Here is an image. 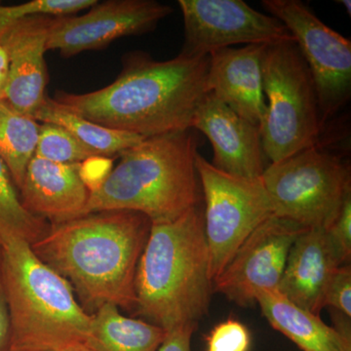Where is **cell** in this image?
I'll return each mask as SVG.
<instances>
[{
	"label": "cell",
	"mask_w": 351,
	"mask_h": 351,
	"mask_svg": "<svg viewBox=\"0 0 351 351\" xmlns=\"http://www.w3.org/2000/svg\"><path fill=\"white\" fill-rule=\"evenodd\" d=\"M263 8L291 32L317 90L323 125L351 94V43L301 0H263Z\"/></svg>",
	"instance_id": "cell-9"
},
{
	"label": "cell",
	"mask_w": 351,
	"mask_h": 351,
	"mask_svg": "<svg viewBox=\"0 0 351 351\" xmlns=\"http://www.w3.org/2000/svg\"><path fill=\"white\" fill-rule=\"evenodd\" d=\"M196 170L205 201L204 230L212 282L256 228L274 216L262 180L219 171L199 152Z\"/></svg>",
	"instance_id": "cell-8"
},
{
	"label": "cell",
	"mask_w": 351,
	"mask_h": 351,
	"mask_svg": "<svg viewBox=\"0 0 351 351\" xmlns=\"http://www.w3.org/2000/svg\"><path fill=\"white\" fill-rule=\"evenodd\" d=\"M49 226L23 206L17 186L0 158V237L12 235L32 244L45 234Z\"/></svg>",
	"instance_id": "cell-22"
},
{
	"label": "cell",
	"mask_w": 351,
	"mask_h": 351,
	"mask_svg": "<svg viewBox=\"0 0 351 351\" xmlns=\"http://www.w3.org/2000/svg\"><path fill=\"white\" fill-rule=\"evenodd\" d=\"M331 306L348 317H351V269L341 265L332 274L323 298V307Z\"/></svg>",
	"instance_id": "cell-25"
},
{
	"label": "cell",
	"mask_w": 351,
	"mask_h": 351,
	"mask_svg": "<svg viewBox=\"0 0 351 351\" xmlns=\"http://www.w3.org/2000/svg\"><path fill=\"white\" fill-rule=\"evenodd\" d=\"M345 265L326 230L306 228L291 247L277 291L295 306L319 315L328 284Z\"/></svg>",
	"instance_id": "cell-16"
},
{
	"label": "cell",
	"mask_w": 351,
	"mask_h": 351,
	"mask_svg": "<svg viewBox=\"0 0 351 351\" xmlns=\"http://www.w3.org/2000/svg\"><path fill=\"white\" fill-rule=\"evenodd\" d=\"M261 180L274 216L306 228L328 230L351 193L350 166L318 145L270 163Z\"/></svg>",
	"instance_id": "cell-7"
},
{
	"label": "cell",
	"mask_w": 351,
	"mask_h": 351,
	"mask_svg": "<svg viewBox=\"0 0 351 351\" xmlns=\"http://www.w3.org/2000/svg\"><path fill=\"white\" fill-rule=\"evenodd\" d=\"M306 228L271 217L245 240L223 271L213 281V291L237 306L256 302L258 293L277 290L291 247Z\"/></svg>",
	"instance_id": "cell-12"
},
{
	"label": "cell",
	"mask_w": 351,
	"mask_h": 351,
	"mask_svg": "<svg viewBox=\"0 0 351 351\" xmlns=\"http://www.w3.org/2000/svg\"><path fill=\"white\" fill-rule=\"evenodd\" d=\"M178 4L184 18L182 56H209L237 44L270 45L295 40L280 21L242 0H179Z\"/></svg>",
	"instance_id": "cell-10"
},
{
	"label": "cell",
	"mask_w": 351,
	"mask_h": 351,
	"mask_svg": "<svg viewBox=\"0 0 351 351\" xmlns=\"http://www.w3.org/2000/svg\"><path fill=\"white\" fill-rule=\"evenodd\" d=\"M172 12L170 6L156 0L97 2L80 17H53L46 51L59 50L69 58L104 49L117 39L154 31Z\"/></svg>",
	"instance_id": "cell-11"
},
{
	"label": "cell",
	"mask_w": 351,
	"mask_h": 351,
	"mask_svg": "<svg viewBox=\"0 0 351 351\" xmlns=\"http://www.w3.org/2000/svg\"><path fill=\"white\" fill-rule=\"evenodd\" d=\"M10 338V319H9L8 306L4 288L3 263H2V250L0 245V351L8 348Z\"/></svg>",
	"instance_id": "cell-29"
},
{
	"label": "cell",
	"mask_w": 351,
	"mask_h": 351,
	"mask_svg": "<svg viewBox=\"0 0 351 351\" xmlns=\"http://www.w3.org/2000/svg\"><path fill=\"white\" fill-rule=\"evenodd\" d=\"M207 351H249L251 335L239 321L228 319L219 323L206 338Z\"/></svg>",
	"instance_id": "cell-24"
},
{
	"label": "cell",
	"mask_w": 351,
	"mask_h": 351,
	"mask_svg": "<svg viewBox=\"0 0 351 351\" xmlns=\"http://www.w3.org/2000/svg\"><path fill=\"white\" fill-rule=\"evenodd\" d=\"M209 56L179 54L156 61L136 51L123 58L119 77L86 94L58 92L60 108L112 130L149 138L191 129L207 91Z\"/></svg>",
	"instance_id": "cell-1"
},
{
	"label": "cell",
	"mask_w": 351,
	"mask_h": 351,
	"mask_svg": "<svg viewBox=\"0 0 351 351\" xmlns=\"http://www.w3.org/2000/svg\"><path fill=\"white\" fill-rule=\"evenodd\" d=\"M34 156L56 163L76 164L98 156L63 127L43 123Z\"/></svg>",
	"instance_id": "cell-23"
},
{
	"label": "cell",
	"mask_w": 351,
	"mask_h": 351,
	"mask_svg": "<svg viewBox=\"0 0 351 351\" xmlns=\"http://www.w3.org/2000/svg\"><path fill=\"white\" fill-rule=\"evenodd\" d=\"M4 32H0V100H3L4 98V92H5L9 73L8 54H7L5 47L2 43V36H3Z\"/></svg>",
	"instance_id": "cell-30"
},
{
	"label": "cell",
	"mask_w": 351,
	"mask_h": 351,
	"mask_svg": "<svg viewBox=\"0 0 351 351\" xmlns=\"http://www.w3.org/2000/svg\"><path fill=\"white\" fill-rule=\"evenodd\" d=\"M263 82L269 104L260 130L270 163L317 145L324 128L317 90L295 40L265 46Z\"/></svg>",
	"instance_id": "cell-6"
},
{
	"label": "cell",
	"mask_w": 351,
	"mask_h": 351,
	"mask_svg": "<svg viewBox=\"0 0 351 351\" xmlns=\"http://www.w3.org/2000/svg\"><path fill=\"white\" fill-rule=\"evenodd\" d=\"M267 45L226 48L209 55L207 91L254 125L267 115L263 56Z\"/></svg>",
	"instance_id": "cell-15"
},
{
	"label": "cell",
	"mask_w": 351,
	"mask_h": 351,
	"mask_svg": "<svg viewBox=\"0 0 351 351\" xmlns=\"http://www.w3.org/2000/svg\"><path fill=\"white\" fill-rule=\"evenodd\" d=\"M13 351V350H5ZM18 351H93L86 345V343H80V345L64 346V348H46V350H18Z\"/></svg>",
	"instance_id": "cell-31"
},
{
	"label": "cell",
	"mask_w": 351,
	"mask_h": 351,
	"mask_svg": "<svg viewBox=\"0 0 351 351\" xmlns=\"http://www.w3.org/2000/svg\"><path fill=\"white\" fill-rule=\"evenodd\" d=\"M112 170V159L95 156L80 164V175L90 193L101 188Z\"/></svg>",
	"instance_id": "cell-27"
},
{
	"label": "cell",
	"mask_w": 351,
	"mask_h": 351,
	"mask_svg": "<svg viewBox=\"0 0 351 351\" xmlns=\"http://www.w3.org/2000/svg\"><path fill=\"white\" fill-rule=\"evenodd\" d=\"M34 119L43 123H53L63 127L97 156L107 158L119 157L122 152L145 138L128 132L112 130L82 119L75 113L60 108L52 98L47 97Z\"/></svg>",
	"instance_id": "cell-20"
},
{
	"label": "cell",
	"mask_w": 351,
	"mask_h": 351,
	"mask_svg": "<svg viewBox=\"0 0 351 351\" xmlns=\"http://www.w3.org/2000/svg\"><path fill=\"white\" fill-rule=\"evenodd\" d=\"M136 313L169 332L208 313L213 282L200 205L152 223L136 274Z\"/></svg>",
	"instance_id": "cell-3"
},
{
	"label": "cell",
	"mask_w": 351,
	"mask_h": 351,
	"mask_svg": "<svg viewBox=\"0 0 351 351\" xmlns=\"http://www.w3.org/2000/svg\"><path fill=\"white\" fill-rule=\"evenodd\" d=\"M52 20V16L38 15L16 21L2 36L9 59L3 101L32 119L46 99L49 76L44 54Z\"/></svg>",
	"instance_id": "cell-13"
},
{
	"label": "cell",
	"mask_w": 351,
	"mask_h": 351,
	"mask_svg": "<svg viewBox=\"0 0 351 351\" xmlns=\"http://www.w3.org/2000/svg\"><path fill=\"white\" fill-rule=\"evenodd\" d=\"M339 3H341V5L345 7L346 13L348 14V15H351V1L350 0H339L338 1Z\"/></svg>",
	"instance_id": "cell-32"
},
{
	"label": "cell",
	"mask_w": 351,
	"mask_h": 351,
	"mask_svg": "<svg viewBox=\"0 0 351 351\" xmlns=\"http://www.w3.org/2000/svg\"><path fill=\"white\" fill-rule=\"evenodd\" d=\"M191 129L204 134L211 143L215 168L244 179L262 178L267 167L260 127L240 117L211 93L200 101Z\"/></svg>",
	"instance_id": "cell-14"
},
{
	"label": "cell",
	"mask_w": 351,
	"mask_h": 351,
	"mask_svg": "<svg viewBox=\"0 0 351 351\" xmlns=\"http://www.w3.org/2000/svg\"><path fill=\"white\" fill-rule=\"evenodd\" d=\"M4 288L10 319L7 350H36L86 343L92 314L71 284L41 262L31 244L0 237Z\"/></svg>",
	"instance_id": "cell-5"
},
{
	"label": "cell",
	"mask_w": 351,
	"mask_h": 351,
	"mask_svg": "<svg viewBox=\"0 0 351 351\" xmlns=\"http://www.w3.org/2000/svg\"><path fill=\"white\" fill-rule=\"evenodd\" d=\"M152 225L137 212H97L50 225L31 248L71 284L88 313L105 304L135 311L136 274Z\"/></svg>",
	"instance_id": "cell-2"
},
{
	"label": "cell",
	"mask_w": 351,
	"mask_h": 351,
	"mask_svg": "<svg viewBox=\"0 0 351 351\" xmlns=\"http://www.w3.org/2000/svg\"><path fill=\"white\" fill-rule=\"evenodd\" d=\"M166 331L144 319L127 317L113 304L92 314L86 345L93 351H157Z\"/></svg>",
	"instance_id": "cell-19"
},
{
	"label": "cell",
	"mask_w": 351,
	"mask_h": 351,
	"mask_svg": "<svg viewBox=\"0 0 351 351\" xmlns=\"http://www.w3.org/2000/svg\"><path fill=\"white\" fill-rule=\"evenodd\" d=\"M195 129L145 138L120 154L101 188L90 193L84 215L137 212L152 223L173 221L199 205Z\"/></svg>",
	"instance_id": "cell-4"
},
{
	"label": "cell",
	"mask_w": 351,
	"mask_h": 351,
	"mask_svg": "<svg viewBox=\"0 0 351 351\" xmlns=\"http://www.w3.org/2000/svg\"><path fill=\"white\" fill-rule=\"evenodd\" d=\"M330 239L336 246L346 265H350L351 258V193L346 196L338 217L326 230Z\"/></svg>",
	"instance_id": "cell-26"
},
{
	"label": "cell",
	"mask_w": 351,
	"mask_h": 351,
	"mask_svg": "<svg viewBox=\"0 0 351 351\" xmlns=\"http://www.w3.org/2000/svg\"><path fill=\"white\" fill-rule=\"evenodd\" d=\"M197 323H189L166 332L163 343L157 351H191V338Z\"/></svg>",
	"instance_id": "cell-28"
},
{
	"label": "cell",
	"mask_w": 351,
	"mask_h": 351,
	"mask_svg": "<svg viewBox=\"0 0 351 351\" xmlns=\"http://www.w3.org/2000/svg\"><path fill=\"white\" fill-rule=\"evenodd\" d=\"M80 164L32 157L19 189L23 206L49 225L84 216L90 193L80 178Z\"/></svg>",
	"instance_id": "cell-17"
},
{
	"label": "cell",
	"mask_w": 351,
	"mask_h": 351,
	"mask_svg": "<svg viewBox=\"0 0 351 351\" xmlns=\"http://www.w3.org/2000/svg\"><path fill=\"white\" fill-rule=\"evenodd\" d=\"M256 302L269 324L302 350L351 351V338L328 326L319 315L295 306L278 291H261Z\"/></svg>",
	"instance_id": "cell-18"
},
{
	"label": "cell",
	"mask_w": 351,
	"mask_h": 351,
	"mask_svg": "<svg viewBox=\"0 0 351 351\" xmlns=\"http://www.w3.org/2000/svg\"><path fill=\"white\" fill-rule=\"evenodd\" d=\"M40 125L0 100V158L5 163L14 184L22 186L27 165L36 154Z\"/></svg>",
	"instance_id": "cell-21"
}]
</instances>
